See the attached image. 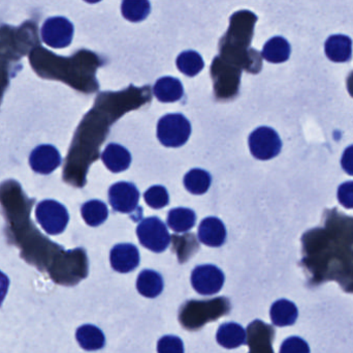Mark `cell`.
<instances>
[{"mask_svg": "<svg viewBox=\"0 0 353 353\" xmlns=\"http://www.w3.org/2000/svg\"><path fill=\"white\" fill-rule=\"evenodd\" d=\"M76 338L81 347L87 352L101 350L105 344V335L94 325H85L79 327L77 330Z\"/></svg>", "mask_w": 353, "mask_h": 353, "instance_id": "20", "label": "cell"}, {"mask_svg": "<svg viewBox=\"0 0 353 353\" xmlns=\"http://www.w3.org/2000/svg\"><path fill=\"white\" fill-rule=\"evenodd\" d=\"M203 58L193 50L182 52L176 58V66L183 74L189 77L195 76L203 68Z\"/></svg>", "mask_w": 353, "mask_h": 353, "instance_id": "25", "label": "cell"}, {"mask_svg": "<svg viewBox=\"0 0 353 353\" xmlns=\"http://www.w3.org/2000/svg\"><path fill=\"white\" fill-rule=\"evenodd\" d=\"M325 54L334 62H346L352 55V41L344 35H335L325 41Z\"/></svg>", "mask_w": 353, "mask_h": 353, "instance_id": "15", "label": "cell"}, {"mask_svg": "<svg viewBox=\"0 0 353 353\" xmlns=\"http://www.w3.org/2000/svg\"><path fill=\"white\" fill-rule=\"evenodd\" d=\"M140 193L134 184L130 182H116L110 188L109 200L116 211L130 213L137 209Z\"/></svg>", "mask_w": 353, "mask_h": 353, "instance_id": "9", "label": "cell"}, {"mask_svg": "<svg viewBox=\"0 0 353 353\" xmlns=\"http://www.w3.org/2000/svg\"><path fill=\"white\" fill-rule=\"evenodd\" d=\"M199 238L205 246L221 247L226 240L225 226L218 218H205L199 224Z\"/></svg>", "mask_w": 353, "mask_h": 353, "instance_id": "13", "label": "cell"}, {"mask_svg": "<svg viewBox=\"0 0 353 353\" xmlns=\"http://www.w3.org/2000/svg\"><path fill=\"white\" fill-rule=\"evenodd\" d=\"M230 311V300L226 298L188 300L179 310V321L187 331H197L205 323L228 315Z\"/></svg>", "mask_w": 353, "mask_h": 353, "instance_id": "1", "label": "cell"}, {"mask_svg": "<svg viewBox=\"0 0 353 353\" xmlns=\"http://www.w3.org/2000/svg\"><path fill=\"white\" fill-rule=\"evenodd\" d=\"M61 155L53 145L43 144L35 147L29 157V164L33 171L50 174L61 165Z\"/></svg>", "mask_w": 353, "mask_h": 353, "instance_id": "11", "label": "cell"}, {"mask_svg": "<svg viewBox=\"0 0 353 353\" xmlns=\"http://www.w3.org/2000/svg\"><path fill=\"white\" fill-rule=\"evenodd\" d=\"M35 217L41 228L51 236L62 233L70 221L68 209L55 200H43L37 204Z\"/></svg>", "mask_w": 353, "mask_h": 353, "instance_id": "4", "label": "cell"}, {"mask_svg": "<svg viewBox=\"0 0 353 353\" xmlns=\"http://www.w3.org/2000/svg\"><path fill=\"white\" fill-rule=\"evenodd\" d=\"M191 284L199 294L213 296L221 290L224 284V275L221 269L215 265H199L191 274Z\"/></svg>", "mask_w": 353, "mask_h": 353, "instance_id": "7", "label": "cell"}, {"mask_svg": "<svg viewBox=\"0 0 353 353\" xmlns=\"http://www.w3.org/2000/svg\"><path fill=\"white\" fill-rule=\"evenodd\" d=\"M137 234L142 246L155 253L167 250L171 242L167 226L157 217L143 220L137 228Z\"/></svg>", "mask_w": 353, "mask_h": 353, "instance_id": "3", "label": "cell"}, {"mask_svg": "<svg viewBox=\"0 0 353 353\" xmlns=\"http://www.w3.org/2000/svg\"><path fill=\"white\" fill-rule=\"evenodd\" d=\"M272 323L276 327H288L296 323L299 316L298 308L288 300H279L271 307Z\"/></svg>", "mask_w": 353, "mask_h": 353, "instance_id": "18", "label": "cell"}, {"mask_svg": "<svg viewBox=\"0 0 353 353\" xmlns=\"http://www.w3.org/2000/svg\"><path fill=\"white\" fill-rule=\"evenodd\" d=\"M341 165L344 171L353 176V145L347 147L342 155Z\"/></svg>", "mask_w": 353, "mask_h": 353, "instance_id": "31", "label": "cell"}, {"mask_svg": "<svg viewBox=\"0 0 353 353\" xmlns=\"http://www.w3.org/2000/svg\"><path fill=\"white\" fill-rule=\"evenodd\" d=\"M153 91L155 97L163 103H174L184 95L182 83L173 77H163L157 80Z\"/></svg>", "mask_w": 353, "mask_h": 353, "instance_id": "17", "label": "cell"}, {"mask_svg": "<svg viewBox=\"0 0 353 353\" xmlns=\"http://www.w3.org/2000/svg\"><path fill=\"white\" fill-rule=\"evenodd\" d=\"M290 43L284 37H275L269 39L263 46V57L273 64H281L286 61L290 56Z\"/></svg>", "mask_w": 353, "mask_h": 353, "instance_id": "21", "label": "cell"}, {"mask_svg": "<svg viewBox=\"0 0 353 353\" xmlns=\"http://www.w3.org/2000/svg\"><path fill=\"white\" fill-rule=\"evenodd\" d=\"M339 202L346 209H353V182H343L338 189Z\"/></svg>", "mask_w": 353, "mask_h": 353, "instance_id": "30", "label": "cell"}, {"mask_svg": "<svg viewBox=\"0 0 353 353\" xmlns=\"http://www.w3.org/2000/svg\"><path fill=\"white\" fill-rule=\"evenodd\" d=\"M137 288L145 298H157L163 290V277L152 269H145L139 275Z\"/></svg>", "mask_w": 353, "mask_h": 353, "instance_id": "19", "label": "cell"}, {"mask_svg": "<svg viewBox=\"0 0 353 353\" xmlns=\"http://www.w3.org/2000/svg\"><path fill=\"white\" fill-rule=\"evenodd\" d=\"M325 230L336 240L353 245V218L337 209L325 211Z\"/></svg>", "mask_w": 353, "mask_h": 353, "instance_id": "10", "label": "cell"}, {"mask_svg": "<svg viewBox=\"0 0 353 353\" xmlns=\"http://www.w3.org/2000/svg\"><path fill=\"white\" fill-rule=\"evenodd\" d=\"M83 219L92 227H97L105 223L109 216L107 205L99 200H90L83 204L81 209Z\"/></svg>", "mask_w": 353, "mask_h": 353, "instance_id": "23", "label": "cell"}, {"mask_svg": "<svg viewBox=\"0 0 353 353\" xmlns=\"http://www.w3.org/2000/svg\"><path fill=\"white\" fill-rule=\"evenodd\" d=\"M275 338V330L271 325L256 319L247 327L246 344L249 353H274L272 343Z\"/></svg>", "mask_w": 353, "mask_h": 353, "instance_id": "8", "label": "cell"}, {"mask_svg": "<svg viewBox=\"0 0 353 353\" xmlns=\"http://www.w3.org/2000/svg\"><path fill=\"white\" fill-rule=\"evenodd\" d=\"M8 286H10V280H8V276L0 271V307L8 294Z\"/></svg>", "mask_w": 353, "mask_h": 353, "instance_id": "32", "label": "cell"}, {"mask_svg": "<svg viewBox=\"0 0 353 353\" xmlns=\"http://www.w3.org/2000/svg\"><path fill=\"white\" fill-rule=\"evenodd\" d=\"M159 353H184L182 340L176 336H163L157 344Z\"/></svg>", "mask_w": 353, "mask_h": 353, "instance_id": "28", "label": "cell"}, {"mask_svg": "<svg viewBox=\"0 0 353 353\" xmlns=\"http://www.w3.org/2000/svg\"><path fill=\"white\" fill-rule=\"evenodd\" d=\"M103 163L110 171L114 173L124 171L132 163V155L130 151L122 145L111 143L105 147L101 155Z\"/></svg>", "mask_w": 353, "mask_h": 353, "instance_id": "14", "label": "cell"}, {"mask_svg": "<svg viewBox=\"0 0 353 353\" xmlns=\"http://www.w3.org/2000/svg\"><path fill=\"white\" fill-rule=\"evenodd\" d=\"M279 353H310V347L300 337H290L282 343Z\"/></svg>", "mask_w": 353, "mask_h": 353, "instance_id": "29", "label": "cell"}, {"mask_svg": "<svg viewBox=\"0 0 353 353\" xmlns=\"http://www.w3.org/2000/svg\"><path fill=\"white\" fill-rule=\"evenodd\" d=\"M212 178L209 172L203 169H192L184 176V186L194 195L205 194L211 186Z\"/></svg>", "mask_w": 353, "mask_h": 353, "instance_id": "24", "label": "cell"}, {"mask_svg": "<svg viewBox=\"0 0 353 353\" xmlns=\"http://www.w3.org/2000/svg\"><path fill=\"white\" fill-rule=\"evenodd\" d=\"M124 18L132 22H140L150 14L151 6L147 0H124L121 6Z\"/></svg>", "mask_w": 353, "mask_h": 353, "instance_id": "26", "label": "cell"}, {"mask_svg": "<svg viewBox=\"0 0 353 353\" xmlns=\"http://www.w3.org/2000/svg\"><path fill=\"white\" fill-rule=\"evenodd\" d=\"M144 197L147 204L155 209H163L170 202L169 193L163 186L151 187L146 191Z\"/></svg>", "mask_w": 353, "mask_h": 353, "instance_id": "27", "label": "cell"}, {"mask_svg": "<svg viewBox=\"0 0 353 353\" xmlns=\"http://www.w3.org/2000/svg\"><path fill=\"white\" fill-rule=\"evenodd\" d=\"M216 339L222 347L234 350L246 344V332L238 323H223L218 329Z\"/></svg>", "mask_w": 353, "mask_h": 353, "instance_id": "16", "label": "cell"}, {"mask_svg": "<svg viewBox=\"0 0 353 353\" xmlns=\"http://www.w3.org/2000/svg\"><path fill=\"white\" fill-rule=\"evenodd\" d=\"M347 89L348 93L353 97V72L350 73V76L347 77Z\"/></svg>", "mask_w": 353, "mask_h": 353, "instance_id": "33", "label": "cell"}, {"mask_svg": "<svg viewBox=\"0 0 353 353\" xmlns=\"http://www.w3.org/2000/svg\"><path fill=\"white\" fill-rule=\"evenodd\" d=\"M110 260L112 267L118 273H130L140 265V253L134 245H116L112 249Z\"/></svg>", "mask_w": 353, "mask_h": 353, "instance_id": "12", "label": "cell"}, {"mask_svg": "<svg viewBox=\"0 0 353 353\" xmlns=\"http://www.w3.org/2000/svg\"><path fill=\"white\" fill-rule=\"evenodd\" d=\"M74 25L64 17L47 19L41 27V39L52 48H65L72 43Z\"/></svg>", "mask_w": 353, "mask_h": 353, "instance_id": "6", "label": "cell"}, {"mask_svg": "<svg viewBox=\"0 0 353 353\" xmlns=\"http://www.w3.org/2000/svg\"><path fill=\"white\" fill-rule=\"evenodd\" d=\"M190 134V122L182 114H167L159 120L157 124V137L165 146H182Z\"/></svg>", "mask_w": 353, "mask_h": 353, "instance_id": "2", "label": "cell"}, {"mask_svg": "<svg viewBox=\"0 0 353 353\" xmlns=\"http://www.w3.org/2000/svg\"><path fill=\"white\" fill-rule=\"evenodd\" d=\"M196 222V216L191 209L178 207L172 209L168 215V224L176 232H186L190 230Z\"/></svg>", "mask_w": 353, "mask_h": 353, "instance_id": "22", "label": "cell"}, {"mask_svg": "<svg viewBox=\"0 0 353 353\" xmlns=\"http://www.w3.org/2000/svg\"><path fill=\"white\" fill-rule=\"evenodd\" d=\"M249 147L253 157L265 161L279 155L282 142L275 130L269 126H261L249 136Z\"/></svg>", "mask_w": 353, "mask_h": 353, "instance_id": "5", "label": "cell"}]
</instances>
